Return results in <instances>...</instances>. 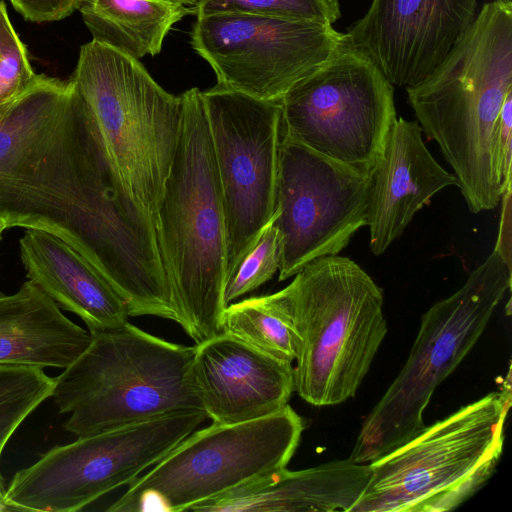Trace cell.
<instances>
[{
  "label": "cell",
  "instance_id": "1",
  "mask_svg": "<svg viewBox=\"0 0 512 512\" xmlns=\"http://www.w3.org/2000/svg\"><path fill=\"white\" fill-rule=\"evenodd\" d=\"M0 217L66 241L124 299L162 275L154 215L133 195L71 79L35 74L0 119Z\"/></svg>",
  "mask_w": 512,
  "mask_h": 512
},
{
  "label": "cell",
  "instance_id": "2",
  "mask_svg": "<svg viewBox=\"0 0 512 512\" xmlns=\"http://www.w3.org/2000/svg\"><path fill=\"white\" fill-rule=\"evenodd\" d=\"M179 141L154 215L177 323L198 344L222 330L225 217L206 111L197 88L180 95Z\"/></svg>",
  "mask_w": 512,
  "mask_h": 512
},
{
  "label": "cell",
  "instance_id": "3",
  "mask_svg": "<svg viewBox=\"0 0 512 512\" xmlns=\"http://www.w3.org/2000/svg\"><path fill=\"white\" fill-rule=\"evenodd\" d=\"M90 334L88 347L55 378L51 397L60 413H70L66 431L82 437L203 410L191 374L195 345L130 322Z\"/></svg>",
  "mask_w": 512,
  "mask_h": 512
},
{
  "label": "cell",
  "instance_id": "4",
  "mask_svg": "<svg viewBox=\"0 0 512 512\" xmlns=\"http://www.w3.org/2000/svg\"><path fill=\"white\" fill-rule=\"evenodd\" d=\"M281 293L298 341L295 392L318 407L354 397L387 334L381 288L353 260L331 255Z\"/></svg>",
  "mask_w": 512,
  "mask_h": 512
},
{
  "label": "cell",
  "instance_id": "5",
  "mask_svg": "<svg viewBox=\"0 0 512 512\" xmlns=\"http://www.w3.org/2000/svg\"><path fill=\"white\" fill-rule=\"evenodd\" d=\"M511 406L510 370L499 391L424 426L371 461L368 484L350 512H446L493 476Z\"/></svg>",
  "mask_w": 512,
  "mask_h": 512
},
{
  "label": "cell",
  "instance_id": "6",
  "mask_svg": "<svg viewBox=\"0 0 512 512\" xmlns=\"http://www.w3.org/2000/svg\"><path fill=\"white\" fill-rule=\"evenodd\" d=\"M511 288V265L494 250L460 289L434 303L401 371L364 419L350 459L370 463L410 440L436 388L482 336Z\"/></svg>",
  "mask_w": 512,
  "mask_h": 512
},
{
  "label": "cell",
  "instance_id": "7",
  "mask_svg": "<svg viewBox=\"0 0 512 512\" xmlns=\"http://www.w3.org/2000/svg\"><path fill=\"white\" fill-rule=\"evenodd\" d=\"M70 79L125 183L154 214L179 141L181 96L164 90L139 60L94 40L81 46Z\"/></svg>",
  "mask_w": 512,
  "mask_h": 512
},
{
  "label": "cell",
  "instance_id": "8",
  "mask_svg": "<svg viewBox=\"0 0 512 512\" xmlns=\"http://www.w3.org/2000/svg\"><path fill=\"white\" fill-rule=\"evenodd\" d=\"M287 404L270 415L195 430L128 484L110 512L191 511L287 467L304 430Z\"/></svg>",
  "mask_w": 512,
  "mask_h": 512
},
{
  "label": "cell",
  "instance_id": "9",
  "mask_svg": "<svg viewBox=\"0 0 512 512\" xmlns=\"http://www.w3.org/2000/svg\"><path fill=\"white\" fill-rule=\"evenodd\" d=\"M282 133L372 175L396 121L393 85L348 40L280 100Z\"/></svg>",
  "mask_w": 512,
  "mask_h": 512
},
{
  "label": "cell",
  "instance_id": "10",
  "mask_svg": "<svg viewBox=\"0 0 512 512\" xmlns=\"http://www.w3.org/2000/svg\"><path fill=\"white\" fill-rule=\"evenodd\" d=\"M180 413L78 437L17 471L3 511L75 512L134 481L207 419Z\"/></svg>",
  "mask_w": 512,
  "mask_h": 512
},
{
  "label": "cell",
  "instance_id": "11",
  "mask_svg": "<svg viewBox=\"0 0 512 512\" xmlns=\"http://www.w3.org/2000/svg\"><path fill=\"white\" fill-rule=\"evenodd\" d=\"M201 95L222 195L228 280L275 214L281 106L219 85Z\"/></svg>",
  "mask_w": 512,
  "mask_h": 512
},
{
  "label": "cell",
  "instance_id": "12",
  "mask_svg": "<svg viewBox=\"0 0 512 512\" xmlns=\"http://www.w3.org/2000/svg\"><path fill=\"white\" fill-rule=\"evenodd\" d=\"M372 175L356 172L282 133L273 224L282 239L279 281L338 255L367 226Z\"/></svg>",
  "mask_w": 512,
  "mask_h": 512
},
{
  "label": "cell",
  "instance_id": "13",
  "mask_svg": "<svg viewBox=\"0 0 512 512\" xmlns=\"http://www.w3.org/2000/svg\"><path fill=\"white\" fill-rule=\"evenodd\" d=\"M190 36L217 85L272 102L347 41L329 24L228 13L196 17Z\"/></svg>",
  "mask_w": 512,
  "mask_h": 512
},
{
  "label": "cell",
  "instance_id": "14",
  "mask_svg": "<svg viewBox=\"0 0 512 512\" xmlns=\"http://www.w3.org/2000/svg\"><path fill=\"white\" fill-rule=\"evenodd\" d=\"M478 1L372 0L345 34L392 85L407 88L444 60L475 19Z\"/></svg>",
  "mask_w": 512,
  "mask_h": 512
},
{
  "label": "cell",
  "instance_id": "15",
  "mask_svg": "<svg viewBox=\"0 0 512 512\" xmlns=\"http://www.w3.org/2000/svg\"><path fill=\"white\" fill-rule=\"evenodd\" d=\"M191 374L204 412L218 424L270 415L295 392L292 362L224 332L195 344Z\"/></svg>",
  "mask_w": 512,
  "mask_h": 512
},
{
  "label": "cell",
  "instance_id": "16",
  "mask_svg": "<svg viewBox=\"0 0 512 512\" xmlns=\"http://www.w3.org/2000/svg\"><path fill=\"white\" fill-rule=\"evenodd\" d=\"M417 121L397 118L381 159L372 174L368 223L370 249L384 253L399 238L414 215L442 189L457 186L426 148Z\"/></svg>",
  "mask_w": 512,
  "mask_h": 512
},
{
  "label": "cell",
  "instance_id": "17",
  "mask_svg": "<svg viewBox=\"0 0 512 512\" xmlns=\"http://www.w3.org/2000/svg\"><path fill=\"white\" fill-rule=\"evenodd\" d=\"M19 251L27 279L60 308L80 317L89 332L114 329L129 322L122 297L66 241L41 229H25Z\"/></svg>",
  "mask_w": 512,
  "mask_h": 512
},
{
  "label": "cell",
  "instance_id": "18",
  "mask_svg": "<svg viewBox=\"0 0 512 512\" xmlns=\"http://www.w3.org/2000/svg\"><path fill=\"white\" fill-rule=\"evenodd\" d=\"M369 463L350 458L290 471L286 468L206 501L195 512H350L363 494Z\"/></svg>",
  "mask_w": 512,
  "mask_h": 512
},
{
  "label": "cell",
  "instance_id": "19",
  "mask_svg": "<svg viewBox=\"0 0 512 512\" xmlns=\"http://www.w3.org/2000/svg\"><path fill=\"white\" fill-rule=\"evenodd\" d=\"M90 341L32 281L0 295V364L66 368Z\"/></svg>",
  "mask_w": 512,
  "mask_h": 512
},
{
  "label": "cell",
  "instance_id": "20",
  "mask_svg": "<svg viewBox=\"0 0 512 512\" xmlns=\"http://www.w3.org/2000/svg\"><path fill=\"white\" fill-rule=\"evenodd\" d=\"M92 40L139 60L157 55L172 26L192 8L167 0H81Z\"/></svg>",
  "mask_w": 512,
  "mask_h": 512
},
{
  "label": "cell",
  "instance_id": "21",
  "mask_svg": "<svg viewBox=\"0 0 512 512\" xmlns=\"http://www.w3.org/2000/svg\"><path fill=\"white\" fill-rule=\"evenodd\" d=\"M221 332L235 336L276 358L293 362L297 336L281 290L226 306Z\"/></svg>",
  "mask_w": 512,
  "mask_h": 512
},
{
  "label": "cell",
  "instance_id": "22",
  "mask_svg": "<svg viewBox=\"0 0 512 512\" xmlns=\"http://www.w3.org/2000/svg\"><path fill=\"white\" fill-rule=\"evenodd\" d=\"M55 378L33 365L0 364V459L3 449L19 425L52 396ZM5 482L0 470V512Z\"/></svg>",
  "mask_w": 512,
  "mask_h": 512
},
{
  "label": "cell",
  "instance_id": "23",
  "mask_svg": "<svg viewBox=\"0 0 512 512\" xmlns=\"http://www.w3.org/2000/svg\"><path fill=\"white\" fill-rule=\"evenodd\" d=\"M196 17L212 14H246L332 25L341 16L339 0H199Z\"/></svg>",
  "mask_w": 512,
  "mask_h": 512
},
{
  "label": "cell",
  "instance_id": "24",
  "mask_svg": "<svg viewBox=\"0 0 512 512\" xmlns=\"http://www.w3.org/2000/svg\"><path fill=\"white\" fill-rule=\"evenodd\" d=\"M281 247V235L272 218L228 278L224 290L226 306L274 276L280 267Z\"/></svg>",
  "mask_w": 512,
  "mask_h": 512
},
{
  "label": "cell",
  "instance_id": "25",
  "mask_svg": "<svg viewBox=\"0 0 512 512\" xmlns=\"http://www.w3.org/2000/svg\"><path fill=\"white\" fill-rule=\"evenodd\" d=\"M26 47L0 1V101L15 97L34 77Z\"/></svg>",
  "mask_w": 512,
  "mask_h": 512
},
{
  "label": "cell",
  "instance_id": "26",
  "mask_svg": "<svg viewBox=\"0 0 512 512\" xmlns=\"http://www.w3.org/2000/svg\"><path fill=\"white\" fill-rule=\"evenodd\" d=\"M512 163V92L499 112L493 138V165L501 193L511 189Z\"/></svg>",
  "mask_w": 512,
  "mask_h": 512
},
{
  "label": "cell",
  "instance_id": "27",
  "mask_svg": "<svg viewBox=\"0 0 512 512\" xmlns=\"http://www.w3.org/2000/svg\"><path fill=\"white\" fill-rule=\"evenodd\" d=\"M81 0H10L25 20L42 23L62 20L78 10Z\"/></svg>",
  "mask_w": 512,
  "mask_h": 512
},
{
  "label": "cell",
  "instance_id": "28",
  "mask_svg": "<svg viewBox=\"0 0 512 512\" xmlns=\"http://www.w3.org/2000/svg\"><path fill=\"white\" fill-rule=\"evenodd\" d=\"M13 99H14V97L9 100L0 101V119L4 115L5 111L7 110L8 106L10 105V103Z\"/></svg>",
  "mask_w": 512,
  "mask_h": 512
},
{
  "label": "cell",
  "instance_id": "29",
  "mask_svg": "<svg viewBox=\"0 0 512 512\" xmlns=\"http://www.w3.org/2000/svg\"><path fill=\"white\" fill-rule=\"evenodd\" d=\"M167 1L179 3L182 5H191L192 7L199 2V0H167Z\"/></svg>",
  "mask_w": 512,
  "mask_h": 512
},
{
  "label": "cell",
  "instance_id": "30",
  "mask_svg": "<svg viewBox=\"0 0 512 512\" xmlns=\"http://www.w3.org/2000/svg\"><path fill=\"white\" fill-rule=\"evenodd\" d=\"M7 229V225L2 217H0V241L2 239V235L4 231Z\"/></svg>",
  "mask_w": 512,
  "mask_h": 512
}]
</instances>
